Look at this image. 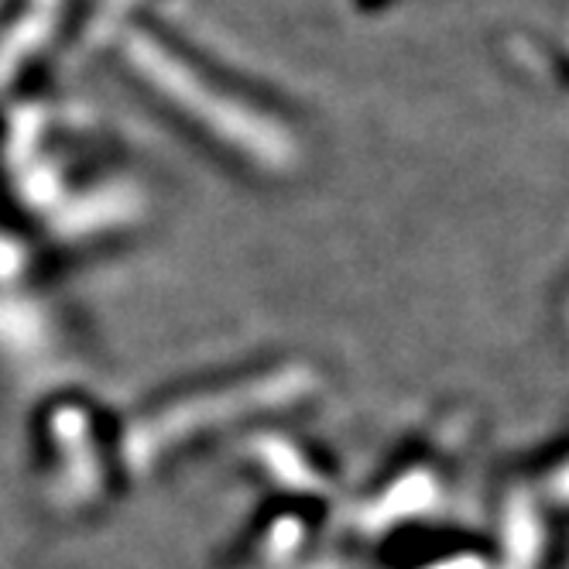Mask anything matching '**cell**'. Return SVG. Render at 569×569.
Returning a JSON list of instances; mask_svg holds the SVG:
<instances>
[]
</instances>
